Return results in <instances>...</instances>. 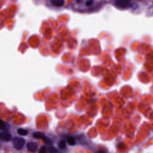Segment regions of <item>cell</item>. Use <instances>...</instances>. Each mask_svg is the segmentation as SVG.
<instances>
[{
  "instance_id": "obj_12",
  "label": "cell",
  "mask_w": 153,
  "mask_h": 153,
  "mask_svg": "<svg viewBox=\"0 0 153 153\" xmlns=\"http://www.w3.org/2000/svg\"><path fill=\"white\" fill-rule=\"evenodd\" d=\"M39 152H45V146H41L40 149H39Z\"/></svg>"
},
{
  "instance_id": "obj_5",
  "label": "cell",
  "mask_w": 153,
  "mask_h": 153,
  "mask_svg": "<svg viewBox=\"0 0 153 153\" xmlns=\"http://www.w3.org/2000/svg\"><path fill=\"white\" fill-rule=\"evenodd\" d=\"M26 147H27V149L28 151H29L30 152H35L38 149V145L36 142H30L27 143Z\"/></svg>"
},
{
  "instance_id": "obj_4",
  "label": "cell",
  "mask_w": 153,
  "mask_h": 153,
  "mask_svg": "<svg viewBox=\"0 0 153 153\" xmlns=\"http://www.w3.org/2000/svg\"><path fill=\"white\" fill-rule=\"evenodd\" d=\"M115 4L120 8H126L129 5L130 0H115Z\"/></svg>"
},
{
  "instance_id": "obj_13",
  "label": "cell",
  "mask_w": 153,
  "mask_h": 153,
  "mask_svg": "<svg viewBox=\"0 0 153 153\" xmlns=\"http://www.w3.org/2000/svg\"><path fill=\"white\" fill-rule=\"evenodd\" d=\"M139 1H140V0H139Z\"/></svg>"
},
{
  "instance_id": "obj_11",
  "label": "cell",
  "mask_w": 153,
  "mask_h": 153,
  "mask_svg": "<svg viewBox=\"0 0 153 153\" xmlns=\"http://www.w3.org/2000/svg\"><path fill=\"white\" fill-rule=\"evenodd\" d=\"M94 1L93 0H87L85 2V5L87 6H90L91 5H92V4L93 3Z\"/></svg>"
},
{
  "instance_id": "obj_10",
  "label": "cell",
  "mask_w": 153,
  "mask_h": 153,
  "mask_svg": "<svg viewBox=\"0 0 153 153\" xmlns=\"http://www.w3.org/2000/svg\"><path fill=\"white\" fill-rule=\"evenodd\" d=\"M6 127H7L6 123L4 121L0 120V130H4V128H6Z\"/></svg>"
},
{
  "instance_id": "obj_9",
  "label": "cell",
  "mask_w": 153,
  "mask_h": 153,
  "mask_svg": "<svg viewBox=\"0 0 153 153\" xmlns=\"http://www.w3.org/2000/svg\"><path fill=\"white\" fill-rule=\"evenodd\" d=\"M58 146L59 147V148L60 149H63L66 147V142L64 139H62L60 140V141L59 142Z\"/></svg>"
},
{
  "instance_id": "obj_7",
  "label": "cell",
  "mask_w": 153,
  "mask_h": 153,
  "mask_svg": "<svg viewBox=\"0 0 153 153\" xmlns=\"http://www.w3.org/2000/svg\"><path fill=\"white\" fill-rule=\"evenodd\" d=\"M67 142H68V145H69L71 146H73L76 144V141H75L74 137L72 136H68L67 137Z\"/></svg>"
},
{
  "instance_id": "obj_3",
  "label": "cell",
  "mask_w": 153,
  "mask_h": 153,
  "mask_svg": "<svg viewBox=\"0 0 153 153\" xmlns=\"http://www.w3.org/2000/svg\"><path fill=\"white\" fill-rule=\"evenodd\" d=\"M12 139L11 134L7 131H4L0 132V140L4 142H8L11 140Z\"/></svg>"
},
{
  "instance_id": "obj_8",
  "label": "cell",
  "mask_w": 153,
  "mask_h": 153,
  "mask_svg": "<svg viewBox=\"0 0 153 153\" xmlns=\"http://www.w3.org/2000/svg\"><path fill=\"white\" fill-rule=\"evenodd\" d=\"M17 133L18 134H19L20 135H22V136H26L27 134L28 133V131L27 130H25V129H23V128H19L17 130Z\"/></svg>"
},
{
  "instance_id": "obj_1",
  "label": "cell",
  "mask_w": 153,
  "mask_h": 153,
  "mask_svg": "<svg viewBox=\"0 0 153 153\" xmlns=\"http://www.w3.org/2000/svg\"><path fill=\"white\" fill-rule=\"evenodd\" d=\"M13 143L14 148L16 149L19 150L23 147L25 143V140L20 137H15L13 139Z\"/></svg>"
},
{
  "instance_id": "obj_2",
  "label": "cell",
  "mask_w": 153,
  "mask_h": 153,
  "mask_svg": "<svg viewBox=\"0 0 153 153\" xmlns=\"http://www.w3.org/2000/svg\"><path fill=\"white\" fill-rule=\"evenodd\" d=\"M33 137H35V139H41L46 143H49V144L51 143V140L49 138H48L47 136H45V135L42 132H40V131L34 132L33 133Z\"/></svg>"
},
{
  "instance_id": "obj_6",
  "label": "cell",
  "mask_w": 153,
  "mask_h": 153,
  "mask_svg": "<svg viewBox=\"0 0 153 153\" xmlns=\"http://www.w3.org/2000/svg\"><path fill=\"white\" fill-rule=\"evenodd\" d=\"M50 2L53 6L60 7L64 5L65 0H50Z\"/></svg>"
}]
</instances>
